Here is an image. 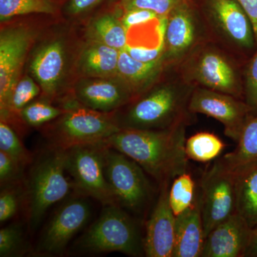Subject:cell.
<instances>
[{"label": "cell", "mask_w": 257, "mask_h": 257, "mask_svg": "<svg viewBox=\"0 0 257 257\" xmlns=\"http://www.w3.org/2000/svg\"><path fill=\"white\" fill-rule=\"evenodd\" d=\"M185 125L167 130L120 128L104 142L141 166L159 184L187 172Z\"/></svg>", "instance_id": "cell-1"}, {"label": "cell", "mask_w": 257, "mask_h": 257, "mask_svg": "<svg viewBox=\"0 0 257 257\" xmlns=\"http://www.w3.org/2000/svg\"><path fill=\"white\" fill-rule=\"evenodd\" d=\"M32 163L24 182L23 203L30 231L38 227L52 206L62 201L73 189L67 176L64 150L49 147Z\"/></svg>", "instance_id": "cell-2"}, {"label": "cell", "mask_w": 257, "mask_h": 257, "mask_svg": "<svg viewBox=\"0 0 257 257\" xmlns=\"http://www.w3.org/2000/svg\"><path fill=\"white\" fill-rule=\"evenodd\" d=\"M82 253L145 255L144 237L135 219L118 204L104 206L101 215L74 244Z\"/></svg>", "instance_id": "cell-3"}, {"label": "cell", "mask_w": 257, "mask_h": 257, "mask_svg": "<svg viewBox=\"0 0 257 257\" xmlns=\"http://www.w3.org/2000/svg\"><path fill=\"white\" fill-rule=\"evenodd\" d=\"M192 90L166 84L135 101L118 121L120 128L167 130L187 124ZM192 113V112H191Z\"/></svg>", "instance_id": "cell-4"}, {"label": "cell", "mask_w": 257, "mask_h": 257, "mask_svg": "<svg viewBox=\"0 0 257 257\" xmlns=\"http://www.w3.org/2000/svg\"><path fill=\"white\" fill-rule=\"evenodd\" d=\"M104 168L118 205L134 215L143 216L153 197L146 172L135 161L107 146L104 150Z\"/></svg>", "instance_id": "cell-5"}, {"label": "cell", "mask_w": 257, "mask_h": 257, "mask_svg": "<svg viewBox=\"0 0 257 257\" xmlns=\"http://www.w3.org/2000/svg\"><path fill=\"white\" fill-rule=\"evenodd\" d=\"M104 143L71 147L65 152L67 175L79 195L92 197L104 206L117 204L104 168Z\"/></svg>", "instance_id": "cell-6"}, {"label": "cell", "mask_w": 257, "mask_h": 257, "mask_svg": "<svg viewBox=\"0 0 257 257\" xmlns=\"http://www.w3.org/2000/svg\"><path fill=\"white\" fill-rule=\"evenodd\" d=\"M116 119L108 113L87 107L69 109L47 133L49 147L66 150L78 145L102 143L119 131Z\"/></svg>", "instance_id": "cell-7"}, {"label": "cell", "mask_w": 257, "mask_h": 257, "mask_svg": "<svg viewBox=\"0 0 257 257\" xmlns=\"http://www.w3.org/2000/svg\"><path fill=\"white\" fill-rule=\"evenodd\" d=\"M236 176L216 159L203 173L197 195L204 236L236 213Z\"/></svg>", "instance_id": "cell-8"}, {"label": "cell", "mask_w": 257, "mask_h": 257, "mask_svg": "<svg viewBox=\"0 0 257 257\" xmlns=\"http://www.w3.org/2000/svg\"><path fill=\"white\" fill-rule=\"evenodd\" d=\"M189 109L192 113L206 114L220 121L224 125L225 135L236 143L243 126L253 116L252 110L245 101L205 87L192 90Z\"/></svg>", "instance_id": "cell-9"}, {"label": "cell", "mask_w": 257, "mask_h": 257, "mask_svg": "<svg viewBox=\"0 0 257 257\" xmlns=\"http://www.w3.org/2000/svg\"><path fill=\"white\" fill-rule=\"evenodd\" d=\"M90 216V207L85 199L74 198L67 201L56 211L44 229L35 251L48 256L60 254L87 224Z\"/></svg>", "instance_id": "cell-10"}, {"label": "cell", "mask_w": 257, "mask_h": 257, "mask_svg": "<svg viewBox=\"0 0 257 257\" xmlns=\"http://www.w3.org/2000/svg\"><path fill=\"white\" fill-rule=\"evenodd\" d=\"M33 33L25 27L5 29L0 34V109H8L28 54Z\"/></svg>", "instance_id": "cell-11"}, {"label": "cell", "mask_w": 257, "mask_h": 257, "mask_svg": "<svg viewBox=\"0 0 257 257\" xmlns=\"http://www.w3.org/2000/svg\"><path fill=\"white\" fill-rule=\"evenodd\" d=\"M170 182L160 186L155 207L146 223L144 237L145 256L172 257L175 247L176 216L169 201Z\"/></svg>", "instance_id": "cell-12"}, {"label": "cell", "mask_w": 257, "mask_h": 257, "mask_svg": "<svg viewBox=\"0 0 257 257\" xmlns=\"http://www.w3.org/2000/svg\"><path fill=\"white\" fill-rule=\"evenodd\" d=\"M252 228L235 213L206 236L201 257H245Z\"/></svg>", "instance_id": "cell-13"}, {"label": "cell", "mask_w": 257, "mask_h": 257, "mask_svg": "<svg viewBox=\"0 0 257 257\" xmlns=\"http://www.w3.org/2000/svg\"><path fill=\"white\" fill-rule=\"evenodd\" d=\"M194 77L203 87L238 98L242 88L236 69L222 54L207 50L201 54L194 66Z\"/></svg>", "instance_id": "cell-14"}, {"label": "cell", "mask_w": 257, "mask_h": 257, "mask_svg": "<svg viewBox=\"0 0 257 257\" xmlns=\"http://www.w3.org/2000/svg\"><path fill=\"white\" fill-rule=\"evenodd\" d=\"M65 50L60 40L45 44L40 49L30 64V71L47 96L57 92L65 67Z\"/></svg>", "instance_id": "cell-15"}, {"label": "cell", "mask_w": 257, "mask_h": 257, "mask_svg": "<svg viewBox=\"0 0 257 257\" xmlns=\"http://www.w3.org/2000/svg\"><path fill=\"white\" fill-rule=\"evenodd\" d=\"M133 94L126 84L121 85L105 79L84 83L77 92L79 101L86 107L105 113L126 104Z\"/></svg>", "instance_id": "cell-16"}, {"label": "cell", "mask_w": 257, "mask_h": 257, "mask_svg": "<svg viewBox=\"0 0 257 257\" xmlns=\"http://www.w3.org/2000/svg\"><path fill=\"white\" fill-rule=\"evenodd\" d=\"M213 12L226 36L239 46L253 47L254 32L251 22L243 8L235 0H213Z\"/></svg>", "instance_id": "cell-17"}, {"label": "cell", "mask_w": 257, "mask_h": 257, "mask_svg": "<svg viewBox=\"0 0 257 257\" xmlns=\"http://www.w3.org/2000/svg\"><path fill=\"white\" fill-rule=\"evenodd\" d=\"M204 236L198 195L195 204L176 216L175 247L172 257H201Z\"/></svg>", "instance_id": "cell-18"}, {"label": "cell", "mask_w": 257, "mask_h": 257, "mask_svg": "<svg viewBox=\"0 0 257 257\" xmlns=\"http://www.w3.org/2000/svg\"><path fill=\"white\" fill-rule=\"evenodd\" d=\"M196 37V25L192 12L185 1L167 17L165 35V52L177 57L192 47Z\"/></svg>", "instance_id": "cell-19"}, {"label": "cell", "mask_w": 257, "mask_h": 257, "mask_svg": "<svg viewBox=\"0 0 257 257\" xmlns=\"http://www.w3.org/2000/svg\"><path fill=\"white\" fill-rule=\"evenodd\" d=\"M232 152L219 157L226 168L238 175L257 163V114L245 126Z\"/></svg>", "instance_id": "cell-20"}, {"label": "cell", "mask_w": 257, "mask_h": 257, "mask_svg": "<svg viewBox=\"0 0 257 257\" xmlns=\"http://www.w3.org/2000/svg\"><path fill=\"white\" fill-rule=\"evenodd\" d=\"M119 50L94 42L82 52L81 67L90 77L105 79L117 74Z\"/></svg>", "instance_id": "cell-21"}, {"label": "cell", "mask_w": 257, "mask_h": 257, "mask_svg": "<svg viewBox=\"0 0 257 257\" xmlns=\"http://www.w3.org/2000/svg\"><path fill=\"white\" fill-rule=\"evenodd\" d=\"M236 212L251 228L257 224V163L236 175Z\"/></svg>", "instance_id": "cell-22"}, {"label": "cell", "mask_w": 257, "mask_h": 257, "mask_svg": "<svg viewBox=\"0 0 257 257\" xmlns=\"http://www.w3.org/2000/svg\"><path fill=\"white\" fill-rule=\"evenodd\" d=\"M162 60L144 62L135 60L123 49L119 50L117 75L126 82L133 92L147 85L160 71Z\"/></svg>", "instance_id": "cell-23"}, {"label": "cell", "mask_w": 257, "mask_h": 257, "mask_svg": "<svg viewBox=\"0 0 257 257\" xmlns=\"http://www.w3.org/2000/svg\"><path fill=\"white\" fill-rule=\"evenodd\" d=\"M225 147L226 145L219 137L202 132L186 140L185 152L188 160L207 163L218 159Z\"/></svg>", "instance_id": "cell-24"}, {"label": "cell", "mask_w": 257, "mask_h": 257, "mask_svg": "<svg viewBox=\"0 0 257 257\" xmlns=\"http://www.w3.org/2000/svg\"><path fill=\"white\" fill-rule=\"evenodd\" d=\"M121 21L111 15L96 18L91 25V35L95 41L121 50L127 45V32Z\"/></svg>", "instance_id": "cell-25"}, {"label": "cell", "mask_w": 257, "mask_h": 257, "mask_svg": "<svg viewBox=\"0 0 257 257\" xmlns=\"http://www.w3.org/2000/svg\"><path fill=\"white\" fill-rule=\"evenodd\" d=\"M197 198V186L188 172L177 176L171 182L169 201L176 216L192 207L195 204Z\"/></svg>", "instance_id": "cell-26"}, {"label": "cell", "mask_w": 257, "mask_h": 257, "mask_svg": "<svg viewBox=\"0 0 257 257\" xmlns=\"http://www.w3.org/2000/svg\"><path fill=\"white\" fill-rule=\"evenodd\" d=\"M56 5L52 0H0L1 21L18 15L42 13L54 14Z\"/></svg>", "instance_id": "cell-27"}, {"label": "cell", "mask_w": 257, "mask_h": 257, "mask_svg": "<svg viewBox=\"0 0 257 257\" xmlns=\"http://www.w3.org/2000/svg\"><path fill=\"white\" fill-rule=\"evenodd\" d=\"M0 151L9 155L25 168L33 162L31 152L23 145L15 130L3 119L0 122Z\"/></svg>", "instance_id": "cell-28"}, {"label": "cell", "mask_w": 257, "mask_h": 257, "mask_svg": "<svg viewBox=\"0 0 257 257\" xmlns=\"http://www.w3.org/2000/svg\"><path fill=\"white\" fill-rule=\"evenodd\" d=\"M22 225L13 223L0 230V256H20L28 251Z\"/></svg>", "instance_id": "cell-29"}, {"label": "cell", "mask_w": 257, "mask_h": 257, "mask_svg": "<svg viewBox=\"0 0 257 257\" xmlns=\"http://www.w3.org/2000/svg\"><path fill=\"white\" fill-rule=\"evenodd\" d=\"M40 92V86L30 77L27 76L19 80L13 91L8 110L5 114H1L2 119L6 117L10 112H20L30 104Z\"/></svg>", "instance_id": "cell-30"}, {"label": "cell", "mask_w": 257, "mask_h": 257, "mask_svg": "<svg viewBox=\"0 0 257 257\" xmlns=\"http://www.w3.org/2000/svg\"><path fill=\"white\" fill-rule=\"evenodd\" d=\"M65 112L60 108L43 101L30 103L19 112L24 121L30 126H38L59 117Z\"/></svg>", "instance_id": "cell-31"}, {"label": "cell", "mask_w": 257, "mask_h": 257, "mask_svg": "<svg viewBox=\"0 0 257 257\" xmlns=\"http://www.w3.org/2000/svg\"><path fill=\"white\" fill-rule=\"evenodd\" d=\"M24 182L2 187L0 194L1 224L10 220L18 213L20 203L24 201Z\"/></svg>", "instance_id": "cell-32"}, {"label": "cell", "mask_w": 257, "mask_h": 257, "mask_svg": "<svg viewBox=\"0 0 257 257\" xmlns=\"http://www.w3.org/2000/svg\"><path fill=\"white\" fill-rule=\"evenodd\" d=\"M185 0H122L125 10L143 9L154 12L160 17H167Z\"/></svg>", "instance_id": "cell-33"}, {"label": "cell", "mask_w": 257, "mask_h": 257, "mask_svg": "<svg viewBox=\"0 0 257 257\" xmlns=\"http://www.w3.org/2000/svg\"><path fill=\"white\" fill-rule=\"evenodd\" d=\"M25 167L5 152L0 151V183L1 187L23 182Z\"/></svg>", "instance_id": "cell-34"}, {"label": "cell", "mask_w": 257, "mask_h": 257, "mask_svg": "<svg viewBox=\"0 0 257 257\" xmlns=\"http://www.w3.org/2000/svg\"><path fill=\"white\" fill-rule=\"evenodd\" d=\"M243 92L245 102L251 108L253 115L257 114V52L246 68Z\"/></svg>", "instance_id": "cell-35"}, {"label": "cell", "mask_w": 257, "mask_h": 257, "mask_svg": "<svg viewBox=\"0 0 257 257\" xmlns=\"http://www.w3.org/2000/svg\"><path fill=\"white\" fill-rule=\"evenodd\" d=\"M124 50L135 60L144 62H154L163 59L162 57L165 52V42L160 44L155 48L132 46L127 44Z\"/></svg>", "instance_id": "cell-36"}, {"label": "cell", "mask_w": 257, "mask_h": 257, "mask_svg": "<svg viewBox=\"0 0 257 257\" xmlns=\"http://www.w3.org/2000/svg\"><path fill=\"white\" fill-rule=\"evenodd\" d=\"M161 18L156 13L150 10L143 9H133L126 10V13L123 16L122 23L126 31L135 26H140L141 25H146L157 18Z\"/></svg>", "instance_id": "cell-37"}, {"label": "cell", "mask_w": 257, "mask_h": 257, "mask_svg": "<svg viewBox=\"0 0 257 257\" xmlns=\"http://www.w3.org/2000/svg\"><path fill=\"white\" fill-rule=\"evenodd\" d=\"M247 15L257 42V0H236Z\"/></svg>", "instance_id": "cell-38"}, {"label": "cell", "mask_w": 257, "mask_h": 257, "mask_svg": "<svg viewBox=\"0 0 257 257\" xmlns=\"http://www.w3.org/2000/svg\"><path fill=\"white\" fill-rule=\"evenodd\" d=\"M101 0H71L67 10L70 14L79 15L95 6Z\"/></svg>", "instance_id": "cell-39"}, {"label": "cell", "mask_w": 257, "mask_h": 257, "mask_svg": "<svg viewBox=\"0 0 257 257\" xmlns=\"http://www.w3.org/2000/svg\"><path fill=\"white\" fill-rule=\"evenodd\" d=\"M245 257H257V224L252 228Z\"/></svg>", "instance_id": "cell-40"}]
</instances>
